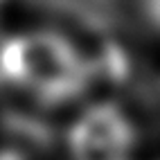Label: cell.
I'll list each match as a JSON object with an SVG mask.
<instances>
[{
    "label": "cell",
    "mask_w": 160,
    "mask_h": 160,
    "mask_svg": "<svg viewBox=\"0 0 160 160\" xmlns=\"http://www.w3.org/2000/svg\"><path fill=\"white\" fill-rule=\"evenodd\" d=\"M12 86L45 106L77 99L86 83V66L77 45L59 32H23L2 50Z\"/></svg>",
    "instance_id": "6da1fadb"
},
{
    "label": "cell",
    "mask_w": 160,
    "mask_h": 160,
    "mask_svg": "<svg viewBox=\"0 0 160 160\" xmlns=\"http://www.w3.org/2000/svg\"><path fill=\"white\" fill-rule=\"evenodd\" d=\"M70 160H140L138 131L113 106H95L77 117L68 133Z\"/></svg>",
    "instance_id": "7a4b0ae2"
},
{
    "label": "cell",
    "mask_w": 160,
    "mask_h": 160,
    "mask_svg": "<svg viewBox=\"0 0 160 160\" xmlns=\"http://www.w3.org/2000/svg\"><path fill=\"white\" fill-rule=\"evenodd\" d=\"M147 9H149L151 18L156 20L158 27H160V0H147Z\"/></svg>",
    "instance_id": "3957f363"
},
{
    "label": "cell",
    "mask_w": 160,
    "mask_h": 160,
    "mask_svg": "<svg viewBox=\"0 0 160 160\" xmlns=\"http://www.w3.org/2000/svg\"><path fill=\"white\" fill-rule=\"evenodd\" d=\"M7 2H9V0H0V9H2V7H5Z\"/></svg>",
    "instance_id": "277c9868"
},
{
    "label": "cell",
    "mask_w": 160,
    "mask_h": 160,
    "mask_svg": "<svg viewBox=\"0 0 160 160\" xmlns=\"http://www.w3.org/2000/svg\"><path fill=\"white\" fill-rule=\"evenodd\" d=\"M153 160H160V158H153Z\"/></svg>",
    "instance_id": "5b68a950"
}]
</instances>
